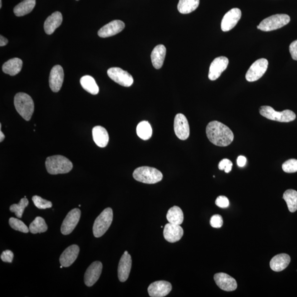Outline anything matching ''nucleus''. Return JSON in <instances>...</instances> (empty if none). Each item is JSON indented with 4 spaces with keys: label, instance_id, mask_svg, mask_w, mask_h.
I'll return each instance as SVG.
<instances>
[{
    "label": "nucleus",
    "instance_id": "38",
    "mask_svg": "<svg viewBox=\"0 0 297 297\" xmlns=\"http://www.w3.org/2000/svg\"><path fill=\"white\" fill-rule=\"evenodd\" d=\"M233 167V164L231 161L228 159H224L218 164V169L220 170H224L226 173H229L231 171Z\"/></svg>",
    "mask_w": 297,
    "mask_h": 297
},
{
    "label": "nucleus",
    "instance_id": "29",
    "mask_svg": "<svg viewBox=\"0 0 297 297\" xmlns=\"http://www.w3.org/2000/svg\"><path fill=\"white\" fill-rule=\"evenodd\" d=\"M81 85L85 90L91 94L96 95L99 93V88L95 80L90 76H85L81 78Z\"/></svg>",
    "mask_w": 297,
    "mask_h": 297
},
{
    "label": "nucleus",
    "instance_id": "32",
    "mask_svg": "<svg viewBox=\"0 0 297 297\" xmlns=\"http://www.w3.org/2000/svg\"><path fill=\"white\" fill-rule=\"evenodd\" d=\"M137 133L138 137L143 140H147L152 137L153 129L148 121L140 122L137 127Z\"/></svg>",
    "mask_w": 297,
    "mask_h": 297
},
{
    "label": "nucleus",
    "instance_id": "20",
    "mask_svg": "<svg viewBox=\"0 0 297 297\" xmlns=\"http://www.w3.org/2000/svg\"><path fill=\"white\" fill-rule=\"evenodd\" d=\"M80 251V247L76 245L66 248L60 257L61 265L65 267L70 266L77 259Z\"/></svg>",
    "mask_w": 297,
    "mask_h": 297
},
{
    "label": "nucleus",
    "instance_id": "42",
    "mask_svg": "<svg viewBox=\"0 0 297 297\" xmlns=\"http://www.w3.org/2000/svg\"><path fill=\"white\" fill-rule=\"evenodd\" d=\"M290 52L292 58L297 61V40L292 42L290 45Z\"/></svg>",
    "mask_w": 297,
    "mask_h": 297
},
{
    "label": "nucleus",
    "instance_id": "37",
    "mask_svg": "<svg viewBox=\"0 0 297 297\" xmlns=\"http://www.w3.org/2000/svg\"><path fill=\"white\" fill-rule=\"evenodd\" d=\"M282 170L286 173H295L297 172V160L291 159L286 161L282 165Z\"/></svg>",
    "mask_w": 297,
    "mask_h": 297
},
{
    "label": "nucleus",
    "instance_id": "48",
    "mask_svg": "<svg viewBox=\"0 0 297 297\" xmlns=\"http://www.w3.org/2000/svg\"><path fill=\"white\" fill-rule=\"evenodd\" d=\"M77 1H78V0H77Z\"/></svg>",
    "mask_w": 297,
    "mask_h": 297
},
{
    "label": "nucleus",
    "instance_id": "24",
    "mask_svg": "<svg viewBox=\"0 0 297 297\" xmlns=\"http://www.w3.org/2000/svg\"><path fill=\"white\" fill-rule=\"evenodd\" d=\"M167 54V48L163 45L155 46L151 54V58L155 69L159 70L163 66Z\"/></svg>",
    "mask_w": 297,
    "mask_h": 297
},
{
    "label": "nucleus",
    "instance_id": "16",
    "mask_svg": "<svg viewBox=\"0 0 297 297\" xmlns=\"http://www.w3.org/2000/svg\"><path fill=\"white\" fill-rule=\"evenodd\" d=\"M213 278L219 288L223 291L231 292L235 291L237 288L236 280L225 273L220 272L216 274Z\"/></svg>",
    "mask_w": 297,
    "mask_h": 297
},
{
    "label": "nucleus",
    "instance_id": "12",
    "mask_svg": "<svg viewBox=\"0 0 297 297\" xmlns=\"http://www.w3.org/2000/svg\"><path fill=\"white\" fill-rule=\"evenodd\" d=\"M229 60L226 57H218L211 63L209 69V79L211 81H215L218 79L222 73L225 71L228 65Z\"/></svg>",
    "mask_w": 297,
    "mask_h": 297
},
{
    "label": "nucleus",
    "instance_id": "43",
    "mask_svg": "<svg viewBox=\"0 0 297 297\" xmlns=\"http://www.w3.org/2000/svg\"><path fill=\"white\" fill-rule=\"evenodd\" d=\"M247 163V158L244 156H239L237 159V164L240 168L244 167Z\"/></svg>",
    "mask_w": 297,
    "mask_h": 297
},
{
    "label": "nucleus",
    "instance_id": "4",
    "mask_svg": "<svg viewBox=\"0 0 297 297\" xmlns=\"http://www.w3.org/2000/svg\"><path fill=\"white\" fill-rule=\"evenodd\" d=\"M133 178L140 182L155 184L162 181L163 175L159 170L154 168L142 167L136 169L133 173Z\"/></svg>",
    "mask_w": 297,
    "mask_h": 297
},
{
    "label": "nucleus",
    "instance_id": "2",
    "mask_svg": "<svg viewBox=\"0 0 297 297\" xmlns=\"http://www.w3.org/2000/svg\"><path fill=\"white\" fill-rule=\"evenodd\" d=\"M45 166L48 173L51 174L67 173L73 169L71 161L62 155L48 157L46 160Z\"/></svg>",
    "mask_w": 297,
    "mask_h": 297
},
{
    "label": "nucleus",
    "instance_id": "6",
    "mask_svg": "<svg viewBox=\"0 0 297 297\" xmlns=\"http://www.w3.org/2000/svg\"><path fill=\"white\" fill-rule=\"evenodd\" d=\"M113 220V209L108 208L105 209L96 218L92 231L96 238L103 236L108 230Z\"/></svg>",
    "mask_w": 297,
    "mask_h": 297
},
{
    "label": "nucleus",
    "instance_id": "11",
    "mask_svg": "<svg viewBox=\"0 0 297 297\" xmlns=\"http://www.w3.org/2000/svg\"><path fill=\"white\" fill-rule=\"evenodd\" d=\"M174 130L178 138L185 140L189 137L190 128L188 121L182 114H178L174 120Z\"/></svg>",
    "mask_w": 297,
    "mask_h": 297
},
{
    "label": "nucleus",
    "instance_id": "44",
    "mask_svg": "<svg viewBox=\"0 0 297 297\" xmlns=\"http://www.w3.org/2000/svg\"><path fill=\"white\" fill-rule=\"evenodd\" d=\"M7 43L8 40L7 39L1 35V36H0V46H5Z\"/></svg>",
    "mask_w": 297,
    "mask_h": 297
},
{
    "label": "nucleus",
    "instance_id": "26",
    "mask_svg": "<svg viewBox=\"0 0 297 297\" xmlns=\"http://www.w3.org/2000/svg\"><path fill=\"white\" fill-rule=\"evenodd\" d=\"M22 66L23 62L20 58H13L4 63L2 71L4 74L14 76L21 72Z\"/></svg>",
    "mask_w": 297,
    "mask_h": 297
},
{
    "label": "nucleus",
    "instance_id": "15",
    "mask_svg": "<svg viewBox=\"0 0 297 297\" xmlns=\"http://www.w3.org/2000/svg\"><path fill=\"white\" fill-rule=\"evenodd\" d=\"M171 290V284L166 281H155L151 284L148 289L149 295L152 297L167 296Z\"/></svg>",
    "mask_w": 297,
    "mask_h": 297
},
{
    "label": "nucleus",
    "instance_id": "9",
    "mask_svg": "<svg viewBox=\"0 0 297 297\" xmlns=\"http://www.w3.org/2000/svg\"><path fill=\"white\" fill-rule=\"evenodd\" d=\"M108 75L112 80L121 86L129 87L133 84L132 76L121 68H110L108 71Z\"/></svg>",
    "mask_w": 297,
    "mask_h": 297
},
{
    "label": "nucleus",
    "instance_id": "47",
    "mask_svg": "<svg viewBox=\"0 0 297 297\" xmlns=\"http://www.w3.org/2000/svg\"><path fill=\"white\" fill-rule=\"evenodd\" d=\"M63 267V266L62 265H61V266H60V268H61V269H62Z\"/></svg>",
    "mask_w": 297,
    "mask_h": 297
},
{
    "label": "nucleus",
    "instance_id": "45",
    "mask_svg": "<svg viewBox=\"0 0 297 297\" xmlns=\"http://www.w3.org/2000/svg\"><path fill=\"white\" fill-rule=\"evenodd\" d=\"M2 125L0 124V142H2L4 138H5V136H4L1 130Z\"/></svg>",
    "mask_w": 297,
    "mask_h": 297
},
{
    "label": "nucleus",
    "instance_id": "19",
    "mask_svg": "<svg viewBox=\"0 0 297 297\" xmlns=\"http://www.w3.org/2000/svg\"><path fill=\"white\" fill-rule=\"evenodd\" d=\"M184 231L180 225L169 223L165 225L164 230L165 239L170 243L179 241L183 236Z\"/></svg>",
    "mask_w": 297,
    "mask_h": 297
},
{
    "label": "nucleus",
    "instance_id": "14",
    "mask_svg": "<svg viewBox=\"0 0 297 297\" xmlns=\"http://www.w3.org/2000/svg\"><path fill=\"white\" fill-rule=\"evenodd\" d=\"M103 264L100 261L92 262L87 269L85 275V283L87 287L93 286L101 274Z\"/></svg>",
    "mask_w": 297,
    "mask_h": 297
},
{
    "label": "nucleus",
    "instance_id": "13",
    "mask_svg": "<svg viewBox=\"0 0 297 297\" xmlns=\"http://www.w3.org/2000/svg\"><path fill=\"white\" fill-rule=\"evenodd\" d=\"M241 16L242 12L239 8L231 9L222 18L221 25L222 31L225 32L231 31L237 25Z\"/></svg>",
    "mask_w": 297,
    "mask_h": 297
},
{
    "label": "nucleus",
    "instance_id": "31",
    "mask_svg": "<svg viewBox=\"0 0 297 297\" xmlns=\"http://www.w3.org/2000/svg\"><path fill=\"white\" fill-rule=\"evenodd\" d=\"M283 199L291 212L297 211V192L294 189H288L284 193Z\"/></svg>",
    "mask_w": 297,
    "mask_h": 297
},
{
    "label": "nucleus",
    "instance_id": "22",
    "mask_svg": "<svg viewBox=\"0 0 297 297\" xmlns=\"http://www.w3.org/2000/svg\"><path fill=\"white\" fill-rule=\"evenodd\" d=\"M92 138L95 144L100 148H105L109 142L108 131L100 126L94 127L92 130Z\"/></svg>",
    "mask_w": 297,
    "mask_h": 297
},
{
    "label": "nucleus",
    "instance_id": "10",
    "mask_svg": "<svg viewBox=\"0 0 297 297\" xmlns=\"http://www.w3.org/2000/svg\"><path fill=\"white\" fill-rule=\"evenodd\" d=\"M81 215V212L77 208L73 209L67 214L61 227V231L63 235H70L75 230L80 220Z\"/></svg>",
    "mask_w": 297,
    "mask_h": 297
},
{
    "label": "nucleus",
    "instance_id": "21",
    "mask_svg": "<svg viewBox=\"0 0 297 297\" xmlns=\"http://www.w3.org/2000/svg\"><path fill=\"white\" fill-rule=\"evenodd\" d=\"M131 267V257L129 254H124L122 256L118 267L119 280L124 282L127 280Z\"/></svg>",
    "mask_w": 297,
    "mask_h": 297
},
{
    "label": "nucleus",
    "instance_id": "34",
    "mask_svg": "<svg viewBox=\"0 0 297 297\" xmlns=\"http://www.w3.org/2000/svg\"><path fill=\"white\" fill-rule=\"evenodd\" d=\"M28 204L29 201L28 199L27 198L24 197L21 199L18 204H13V205L9 208V210H10L12 212L15 213V215L17 217L21 218L24 209L28 206Z\"/></svg>",
    "mask_w": 297,
    "mask_h": 297
},
{
    "label": "nucleus",
    "instance_id": "33",
    "mask_svg": "<svg viewBox=\"0 0 297 297\" xmlns=\"http://www.w3.org/2000/svg\"><path fill=\"white\" fill-rule=\"evenodd\" d=\"M29 228V231L33 234H37L39 233L45 232L47 231L48 228L44 219L38 216L31 223Z\"/></svg>",
    "mask_w": 297,
    "mask_h": 297
},
{
    "label": "nucleus",
    "instance_id": "46",
    "mask_svg": "<svg viewBox=\"0 0 297 297\" xmlns=\"http://www.w3.org/2000/svg\"><path fill=\"white\" fill-rule=\"evenodd\" d=\"M2 8V0H0V8Z\"/></svg>",
    "mask_w": 297,
    "mask_h": 297
},
{
    "label": "nucleus",
    "instance_id": "1",
    "mask_svg": "<svg viewBox=\"0 0 297 297\" xmlns=\"http://www.w3.org/2000/svg\"><path fill=\"white\" fill-rule=\"evenodd\" d=\"M206 133L210 142L218 147H227L234 139V134L230 128L217 121L209 123L206 128Z\"/></svg>",
    "mask_w": 297,
    "mask_h": 297
},
{
    "label": "nucleus",
    "instance_id": "7",
    "mask_svg": "<svg viewBox=\"0 0 297 297\" xmlns=\"http://www.w3.org/2000/svg\"><path fill=\"white\" fill-rule=\"evenodd\" d=\"M290 20L291 18L287 14H277L264 19L257 28L264 32L275 31L287 25Z\"/></svg>",
    "mask_w": 297,
    "mask_h": 297
},
{
    "label": "nucleus",
    "instance_id": "30",
    "mask_svg": "<svg viewBox=\"0 0 297 297\" xmlns=\"http://www.w3.org/2000/svg\"><path fill=\"white\" fill-rule=\"evenodd\" d=\"M200 0H179L178 10L182 14L191 13L198 7Z\"/></svg>",
    "mask_w": 297,
    "mask_h": 297
},
{
    "label": "nucleus",
    "instance_id": "35",
    "mask_svg": "<svg viewBox=\"0 0 297 297\" xmlns=\"http://www.w3.org/2000/svg\"><path fill=\"white\" fill-rule=\"evenodd\" d=\"M9 226L16 231H20L23 233H27L29 232V228L27 226L25 223H24L21 220H18V219L11 217L9 220Z\"/></svg>",
    "mask_w": 297,
    "mask_h": 297
},
{
    "label": "nucleus",
    "instance_id": "25",
    "mask_svg": "<svg viewBox=\"0 0 297 297\" xmlns=\"http://www.w3.org/2000/svg\"><path fill=\"white\" fill-rule=\"evenodd\" d=\"M291 262V257L289 255L281 254L275 256L271 260L270 265L271 269L276 272H280L285 270Z\"/></svg>",
    "mask_w": 297,
    "mask_h": 297
},
{
    "label": "nucleus",
    "instance_id": "8",
    "mask_svg": "<svg viewBox=\"0 0 297 297\" xmlns=\"http://www.w3.org/2000/svg\"><path fill=\"white\" fill-rule=\"evenodd\" d=\"M269 62L265 58H260L253 63L248 70L246 79L250 82L259 80L265 74L268 67Z\"/></svg>",
    "mask_w": 297,
    "mask_h": 297
},
{
    "label": "nucleus",
    "instance_id": "27",
    "mask_svg": "<svg viewBox=\"0 0 297 297\" xmlns=\"http://www.w3.org/2000/svg\"><path fill=\"white\" fill-rule=\"evenodd\" d=\"M36 4V0H24L14 7V13L17 17H22L31 13Z\"/></svg>",
    "mask_w": 297,
    "mask_h": 297
},
{
    "label": "nucleus",
    "instance_id": "40",
    "mask_svg": "<svg viewBox=\"0 0 297 297\" xmlns=\"http://www.w3.org/2000/svg\"><path fill=\"white\" fill-rule=\"evenodd\" d=\"M216 205L221 208H227L230 206V202L225 196H219L215 201Z\"/></svg>",
    "mask_w": 297,
    "mask_h": 297
},
{
    "label": "nucleus",
    "instance_id": "5",
    "mask_svg": "<svg viewBox=\"0 0 297 297\" xmlns=\"http://www.w3.org/2000/svg\"><path fill=\"white\" fill-rule=\"evenodd\" d=\"M259 112L260 115L267 119L280 122V123H290L295 120L296 118L294 112L290 110L279 112L275 111L269 106H261Z\"/></svg>",
    "mask_w": 297,
    "mask_h": 297
},
{
    "label": "nucleus",
    "instance_id": "3",
    "mask_svg": "<svg viewBox=\"0 0 297 297\" xmlns=\"http://www.w3.org/2000/svg\"><path fill=\"white\" fill-rule=\"evenodd\" d=\"M14 104L22 118L27 121L31 119L35 111V104L30 96L24 92H18L14 96Z\"/></svg>",
    "mask_w": 297,
    "mask_h": 297
},
{
    "label": "nucleus",
    "instance_id": "36",
    "mask_svg": "<svg viewBox=\"0 0 297 297\" xmlns=\"http://www.w3.org/2000/svg\"><path fill=\"white\" fill-rule=\"evenodd\" d=\"M32 201L37 208L40 209H46L51 208L52 206V203L45 200L42 197L38 196H33Z\"/></svg>",
    "mask_w": 297,
    "mask_h": 297
},
{
    "label": "nucleus",
    "instance_id": "39",
    "mask_svg": "<svg viewBox=\"0 0 297 297\" xmlns=\"http://www.w3.org/2000/svg\"><path fill=\"white\" fill-rule=\"evenodd\" d=\"M210 223L213 228H221L223 225V218L220 215H213L211 219Z\"/></svg>",
    "mask_w": 297,
    "mask_h": 297
},
{
    "label": "nucleus",
    "instance_id": "23",
    "mask_svg": "<svg viewBox=\"0 0 297 297\" xmlns=\"http://www.w3.org/2000/svg\"><path fill=\"white\" fill-rule=\"evenodd\" d=\"M63 18L61 12L56 11L48 17L44 23V30L48 35H52L61 26Z\"/></svg>",
    "mask_w": 297,
    "mask_h": 297
},
{
    "label": "nucleus",
    "instance_id": "17",
    "mask_svg": "<svg viewBox=\"0 0 297 297\" xmlns=\"http://www.w3.org/2000/svg\"><path fill=\"white\" fill-rule=\"evenodd\" d=\"M64 80V72L60 65L53 67L50 72L49 77V85L53 92L59 91Z\"/></svg>",
    "mask_w": 297,
    "mask_h": 297
},
{
    "label": "nucleus",
    "instance_id": "41",
    "mask_svg": "<svg viewBox=\"0 0 297 297\" xmlns=\"http://www.w3.org/2000/svg\"><path fill=\"white\" fill-rule=\"evenodd\" d=\"M14 255L12 251L7 250L2 252L1 259L3 262L11 263L13 259Z\"/></svg>",
    "mask_w": 297,
    "mask_h": 297
},
{
    "label": "nucleus",
    "instance_id": "18",
    "mask_svg": "<svg viewBox=\"0 0 297 297\" xmlns=\"http://www.w3.org/2000/svg\"><path fill=\"white\" fill-rule=\"evenodd\" d=\"M125 27L124 22L115 20L102 27L98 31V36L104 38L114 36L123 31Z\"/></svg>",
    "mask_w": 297,
    "mask_h": 297
},
{
    "label": "nucleus",
    "instance_id": "28",
    "mask_svg": "<svg viewBox=\"0 0 297 297\" xmlns=\"http://www.w3.org/2000/svg\"><path fill=\"white\" fill-rule=\"evenodd\" d=\"M167 217L169 223L174 225H181L184 220L182 209L177 206H174L169 209Z\"/></svg>",
    "mask_w": 297,
    "mask_h": 297
}]
</instances>
